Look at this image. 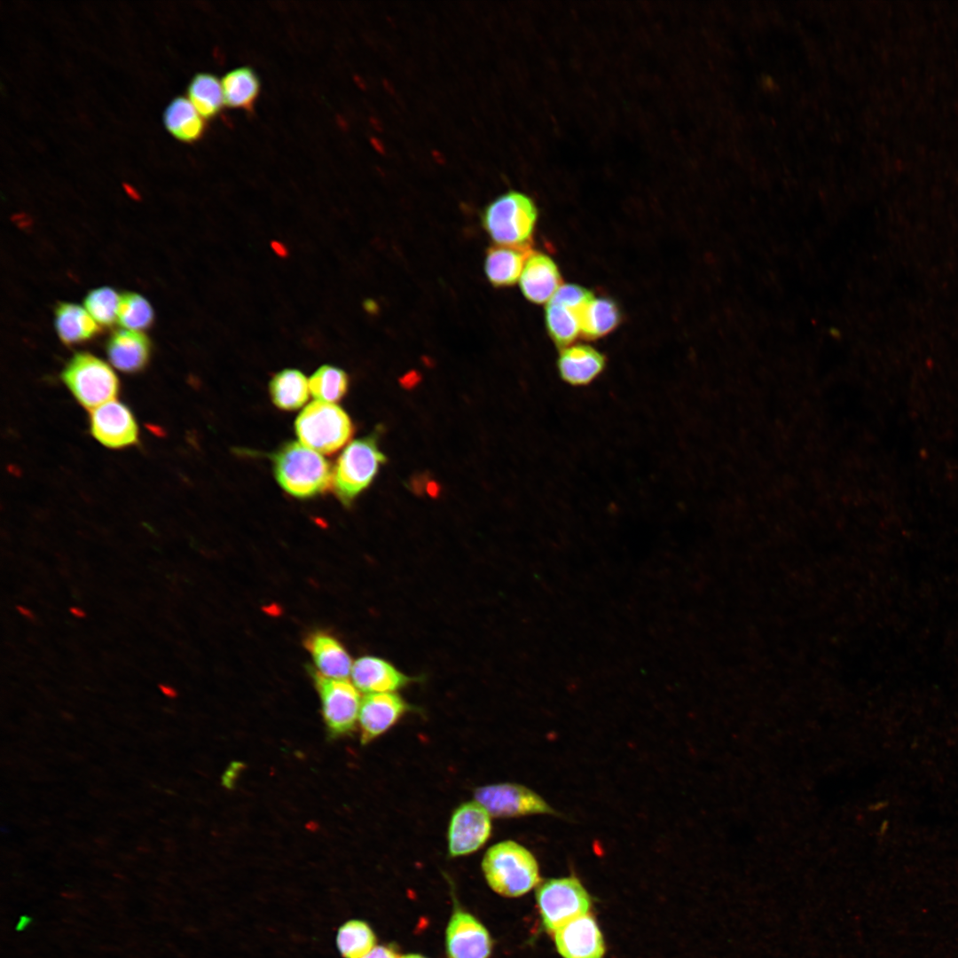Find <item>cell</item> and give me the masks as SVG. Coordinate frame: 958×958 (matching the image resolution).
<instances>
[{
    "instance_id": "obj_1",
    "label": "cell",
    "mask_w": 958,
    "mask_h": 958,
    "mask_svg": "<svg viewBox=\"0 0 958 958\" xmlns=\"http://www.w3.org/2000/svg\"><path fill=\"white\" fill-rule=\"evenodd\" d=\"M272 462L279 484L295 498L315 497L333 483L330 463L301 443H286L272 455Z\"/></svg>"
},
{
    "instance_id": "obj_2",
    "label": "cell",
    "mask_w": 958,
    "mask_h": 958,
    "mask_svg": "<svg viewBox=\"0 0 958 958\" xmlns=\"http://www.w3.org/2000/svg\"><path fill=\"white\" fill-rule=\"evenodd\" d=\"M482 868L489 886L509 898L529 892L540 880L538 863L522 844L506 840L495 844L485 852Z\"/></svg>"
},
{
    "instance_id": "obj_3",
    "label": "cell",
    "mask_w": 958,
    "mask_h": 958,
    "mask_svg": "<svg viewBox=\"0 0 958 958\" xmlns=\"http://www.w3.org/2000/svg\"><path fill=\"white\" fill-rule=\"evenodd\" d=\"M538 208L528 195L509 191L491 201L481 214L483 228L495 245L530 247Z\"/></svg>"
},
{
    "instance_id": "obj_4",
    "label": "cell",
    "mask_w": 958,
    "mask_h": 958,
    "mask_svg": "<svg viewBox=\"0 0 958 958\" xmlns=\"http://www.w3.org/2000/svg\"><path fill=\"white\" fill-rule=\"evenodd\" d=\"M376 433L349 443L334 467L332 486L337 498L347 506L372 483L386 461L378 446Z\"/></svg>"
},
{
    "instance_id": "obj_5",
    "label": "cell",
    "mask_w": 958,
    "mask_h": 958,
    "mask_svg": "<svg viewBox=\"0 0 958 958\" xmlns=\"http://www.w3.org/2000/svg\"><path fill=\"white\" fill-rule=\"evenodd\" d=\"M294 429L301 444L324 454L340 450L354 431L352 421L344 410L336 404L317 400L301 412Z\"/></svg>"
},
{
    "instance_id": "obj_6",
    "label": "cell",
    "mask_w": 958,
    "mask_h": 958,
    "mask_svg": "<svg viewBox=\"0 0 958 958\" xmlns=\"http://www.w3.org/2000/svg\"><path fill=\"white\" fill-rule=\"evenodd\" d=\"M61 378L77 401L86 408H96L114 400L119 380L111 367L86 352L75 354L66 365Z\"/></svg>"
},
{
    "instance_id": "obj_7",
    "label": "cell",
    "mask_w": 958,
    "mask_h": 958,
    "mask_svg": "<svg viewBox=\"0 0 958 958\" xmlns=\"http://www.w3.org/2000/svg\"><path fill=\"white\" fill-rule=\"evenodd\" d=\"M536 899L543 924L553 932L586 915L591 905L588 892L575 876L546 881L538 888Z\"/></svg>"
},
{
    "instance_id": "obj_8",
    "label": "cell",
    "mask_w": 958,
    "mask_h": 958,
    "mask_svg": "<svg viewBox=\"0 0 958 958\" xmlns=\"http://www.w3.org/2000/svg\"><path fill=\"white\" fill-rule=\"evenodd\" d=\"M319 693L322 713L328 731L333 735L347 734L354 728L358 718L361 699L356 686L346 679H335L310 671Z\"/></svg>"
},
{
    "instance_id": "obj_9",
    "label": "cell",
    "mask_w": 958,
    "mask_h": 958,
    "mask_svg": "<svg viewBox=\"0 0 958 958\" xmlns=\"http://www.w3.org/2000/svg\"><path fill=\"white\" fill-rule=\"evenodd\" d=\"M475 799L491 816L514 818L532 814H559L545 799L530 789L515 783H499L479 787Z\"/></svg>"
},
{
    "instance_id": "obj_10",
    "label": "cell",
    "mask_w": 958,
    "mask_h": 958,
    "mask_svg": "<svg viewBox=\"0 0 958 958\" xmlns=\"http://www.w3.org/2000/svg\"><path fill=\"white\" fill-rule=\"evenodd\" d=\"M491 834V821L487 810L477 801L461 804L453 812L449 823V855L459 857L476 852Z\"/></svg>"
},
{
    "instance_id": "obj_11",
    "label": "cell",
    "mask_w": 958,
    "mask_h": 958,
    "mask_svg": "<svg viewBox=\"0 0 958 958\" xmlns=\"http://www.w3.org/2000/svg\"><path fill=\"white\" fill-rule=\"evenodd\" d=\"M90 423L93 436L106 447L120 449L138 441V428L132 412L116 400L94 408Z\"/></svg>"
},
{
    "instance_id": "obj_12",
    "label": "cell",
    "mask_w": 958,
    "mask_h": 958,
    "mask_svg": "<svg viewBox=\"0 0 958 958\" xmlns=\"http://www.w3.org/2000/svg\"><path fill=\"white\" fill-rule=\"evenodd\" d=\"M491 950L486 928L471 914L456 909L446 929L448 958H489Z\"/></svg>"
},
{
    "instance_id": "obj_13",
    "label": "cell",
    "mask_w": 958,
    "mask_h": 958,
    "mask_svg": "<svg viewBox=\"0 0 958 958\" xmlns=\"http://www.w3.org/2000/svg\"><path fill=\"white\" fill-rule=\"evenodd\" d=\"M555 946L563 958H602V934L591 915L577 917L554 932Z\"/></svg>"
},
{
    "instance_id": "obj_14",
    "label": "cell",
    "mask_w": 958,
    "mask_h": 958,
    "mask_svg": "<svg viewBox=\"0 0 958 958\" xmlns=\"http://www.w3.org/2000/svg\"><path fill=\"white\" fill-rule=\"evenodd\" d=\"M410 709L395 692L368 694L358 715L361 742L366 744L388 731Z\"/></svg>"
},
{
    "instance_id": "obj_15",
    "label": "cell",
    "mask_w": 958,
    "mask_h": 958,
    "mask_svg": "<svg viewBox=\"0 0 958 958\" xmlns=\"http://www.w3.org/2000/svg\"><path fill=\"white\" fill-rule=\"evenodd\" d=\"M561 282L559 269L551 257L535 251L529 255L519 281L521 291L527 300L536 304L548 302L562 285Z\"/></svg>"
},
{
    "instance_id": "obj_16",
    "label": "cell",
    "mask_w": 958,
    "mask_h": 958,
    "mask_svg": "<svg viewBox=\"0 0 958 958\" xmlns=\"http://www.w3.org/2000/svg\"><path fill=\"white\" fill-rule=\"evenodd\" d=\"M350 675L356 687L367 694L393 693L412 681L388 661L371 656L357 659Z\"/></svg>"
},
{
    "instance_id": "obj_17",
    "label": "cell",
    "mask_w": 958,
    "mask_h": 958,
    "mask_svg": "<svg viewBox=\"0 0 958 958\" xmlns=\"http://www.w3.org/2000/svg\"><path fill=\"white\" fill-rule=\"evenodd\" d=\"M605 366L604 355L586 344L570 345L561 349L557 360L561 380L575 387L585 386L593 382L603 372Z\"/></svg>"
},
{
    "instance_id": "obj_18",
    "label": "cell",
    "mask_w": 958,
    "mask_h": 958,
    "mask_svg": "<svg viewBox=\"0 0 958 958\" xmlns=\"http://www.w3.org/2000/svg\"><path fill=\"white\" fill-rule=\"evenodd\" d=\"M148 337L130 329L114 332L106 342V353L112 365L124 373H137L144 369L150 357Z\"/></svg>"
},
{
    "instance_id": "obj_19",
    "label": "cell",
    "mask_w": 958,
    "mask_h": 958,
    "mask_svg": "<svg viewBox=\"0 0 958 958\" xmlns=\"http://www.w3.org/2000/svg\"><path fill=\"white\" fill-rule=\"evenodd\" d=\"M304 645L312 656L316 671L321 675L335 679H346L350 675L351 658L332 635L324 632H311L306 637Z\"/></svg>"
},
{
    "instance_id": "obj_20",
    "label": "cell",
    "mask_w": 958,
    "mask_h": 958,
    "mask_svg": "<svg viewBox=\"0 0 958 958\" xmlns=\"http://www.w3.org/2000/svg\"><path fill=\"white\" fill-rule=\"evenodd\" d=\"M530 247H515L494 245L486 250L484 272L489 282L495 287L514 285L521 277Z\"/></svg>"
},
{
    "instance_id": "obj_21",
    "label": "cell",
    "mask_w": 958,
    "mask_h": 958,
    "mask_svg": "<svg viewBox=\"0 0 958 958\" xmlns=\"http://www.w3.org/2000/svg\"><path fill=\"white\" fill-rule=\"evenodd\" d=\"M163 122L166 129L183 142L199 140L206 130L205 119L185 97H177L169 104L163 114Z\"/></svg>"
},
{
    "instance_id": "obj_22",
    "label": "cell",
    "mask_w": 958,
    "mask_h": 958,
    "mask_svg": "<svg viewBox=\"0 0 958 958\" xmlns=\"http://www.w3.org/2000/svg\"><path fill=\"white\" fill-rule=\"evenodd\" d=\"M55 326L59 337L67 345L88 341L100 332L99 326L87 310L67 302L57 305Z\"/></svg>"
},
{
    "instance_id": "obj_23",
    "label": "cell",
    "mask_w": 958,
    "mask_h": 958,
    "mask_svg": "<svg viewBox=\"0 0 958 958\" xmlns=\"http://www.w3.org/2000/svg\"><path fill=\"white\" fill-rule=\"evenodd\" d=\"M224 105L251 112L261 90L257 74L249 67H240L226 73L222 79Z\"/></svg>"
},
{
    "instance_id": "obj_24",
    "label": "cell",
    "mask_w": 958,
    "mask_h": 958,
    "mask_svg": "<svg viewBox=\"0 0 958 958\" xmlns=\"http://www.w3.org/2000/svg\"><path fill=\"white\" fill-rule=\"evenodd\" d=\"M622 320L618 305L610 298H593L580 316L581 335L587 340L601 338L614 331Z\"/></svg>"
},
{
    "instance_id": "obj_25",
    "label": "cell",
    "mask_w": 958,
    "mask_h": 958,
    "mask_svg": "<svg viewBox=\"0 0 958 958\" xmlns=\"http://www.w3.org/2000/svg\"><path fill=\"white\" fill-rule=\"evenodd\" d=\"M309 381L299 370L285 369L270 381V395L273 404L284 411L302 407L309 398Z\"/></svg>"
},
{
    "instance_id": "obj_26",
    "label": "cell",
    "mask_w": 958,
    "mask_h": 958,
    "mask_svg": "<svg viewBox=\"0 0 958 958\" xmlns=\"http://www.w3.org/2000/svg\"><path fill=\"white\" fill-rule=\"evenodd\" d=\"M582 311L553 300L547 302L545 310L546 326L556 346L561 349L570 346L581 334Z\"/></svg>"
},
{
    "instance_id": "obj_27",
    "label": "cell",
    "mask_w": 958,
    "mask_h": 958,
    "mask_svg": "<svg viewBox=\"0 0 958 958\" xmlns=\"http://www.w3.org/2000/svg\"><path fill=\"white\" fill-rule=\"evenodd\" d=\"M188 98L200 114L209 120L217 116L224 105L222 82L215 75L198 73L187 89Z\"/></svg>"
},
{
    "instance_id": "obj_28",
    "label": "cell",
    "mask_w": 958,
    "mask_h": 958,
    "mask_svg": "<svg viewBox=\"0 0 958 958\" xmlns=\"http://www.w3.org/2000/svg\"><path fill=\"white\" fill-rule=\"evenodd\" d=\"M375 942L372 928L361 920L346 922L336 935V945L343 958H362L375 946Z\"/></svg>"
},
{
    "instance_id": "obj_29",
    "label": "cell",
    "mask_w": 958,
    "mask_h": 958,
    "mask_svg": "<svg viewBox=\"0 0 958 958\" xmlns=\"http://www.w3.org/2000/svg\"><path fill=\"white\" fill-rule=\"evenodd\" d=\"M349 378L342 370L332 365L319 367L310 378L309 388L311 395L325 403L340 401L346 394Z\"/></svg>"
},
{
    "instance_id": "obj_30",
    "label": "cell",
    "mask_w": 958,
    "mask_h": 958,
    "mask_svg": "<svg viewBox=\"0 0 958 958\" xmlns=\"http://www.w3.org/2000/svg\"><path fill=\"white\" fill-rule=\"evenodd\" d=\"M117 321L127 329L140 331L152 325L153 311L149 302L141 295L124 293L120 296Z\"/></svg>"
},
{
    "instance_id": "obj_31",
    "label": "cell",
    "mask_w": 958,
    "mask_h": 958,
    "mask_svg": "<svg viewBox=\"0 0 958 958\" xmlns=\"http://www.w3.org/2000/svg\"><path fill=\"white\" fill-rule=\"evenodd\" d=\"M120 296L107 287L90 291L84 299V307L99 326H111L118 318Z\"/></svg>"
},
{
    "instance_id": "obj_32",
    "label": "cell",
    "mask_w": 958,
    "mask_h": 958,
    "mask_svg": "<svg viewBox=\"0 0 958 958\" xmlns=\"http://www.w3.org/2000/svg\"><path fill=\"white\" fill-rule=\"evenodd\" d=\"M593 299V293L576 284H562L551 300L583 310Z\"/></svg>"
},
{
    "instance_id": "obj_33",
    "label": "cell",
    "mask_w": 958,
    "mask_h": 958,
    "mask_svg": "<svg viewBox=\"0 0 958 958\" xmlns=\"http://www.w3.org/2000/svg\"><path fill=\"white\" fill-rule=\"evenodd\" d=\"M362 958H398V956L389 947L377 946Z\"/></svg>"
},
{
    "instance_id": "obj_34",
    "label": "cell",
    "mask_w": 958,
    "mask_h": 958,
    "mask_svg": "<svg viewBox=\"0 0 958 958\" xmlns=\"http://www.w3.org/2000/svg\"><path fill=\"white\" fill-rule=\"evenodd\" d=\"M159 689L167 697H169V698L177 697V693L176 689L174 687L169 686V685L161 683V684L159 685Z\"/></svg>"
},
{
    "instance_id": "obj_35",
    "label": "cell",
    "mask_w": 958,
    "mask_h": 958,
    "mask_svg": "<svg viewBox=\"0 0 958 958\" xmlns=\"http://www.w3.org/2000/svg\"><path fill=\"white\" fill-rule=\"evenodd\" d=\"M17 611L27 619H35L33 612L23 605H18L16 607Z\"/></svg>"
},
{
    "instance_id": "obj_36",
    "label": "cell",
    "mask_w": 958,
    "mask_h": 958,
    "mask_svg": "<svg viewBox=\"0 0 958 958\" xmlns=\"http://www.w3.org/2000/svg\"><path fill=\"white\" fill-rule=\"evenodd\" d=\"M70 613L79 618H82L86 616L85 611L79 607H71L69 609Z\"/></svg>"
},
{
    "instance_id": "obj_37",
    "label": "cell",
    "mask_w": 958,
    "mask_h": 958,
    "mask_svg": "<svg viewBox=\"0 0 958 958\" xmlns=\"http://www.w3.org/2000/svg\"><path fill=\"white\" fill-rule=\"evenodd\" d=\"M273 249L277 252V254H279L280 255H283L287 254L286 249L284 248V246L282 244L279 243V242H276L273 245Z\"/></svg>"
},
{
    "instance_id": "obj_38",
    "label": "cell",
    "mask_w": 958,
    "mask_h": 958,
    "mask_svg": "<svg viewBox=\"0 0 958 958\" xmlns=\"http://www.w3.org/2000/svg\"><path fill=\"white\" fill-rule=\"evenodd\" d=\"M400 958H426V957H424V956H422L420 954H409L403 955Z\"/></svg>"
},
{
    "instance_id": "obj_39",
    "label": "cell",
    "mask_w": 958,
    "mask_h": 958,
    "mask_svg": "<svg viewBox=\"0 0 958 958\" xmlns=\"http://www.w3.org/2000/svg\"><path fill=\"white\" fill-rule=\"evenodd\" d=\"M742 75L740 74V75H739L737 76V78L735 79V81H734L735 84H737V85H738V84H739V82H740V80L742 81ZM736 87H737V86H736ZM726 97H727V95L726 96V98H725V102H724V117H725V103H726Z\"/></svg>"
}]
</instances>
